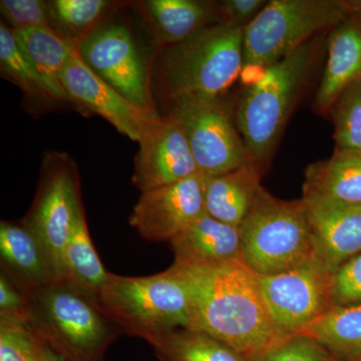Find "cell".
I'll return each mask as SVG.
<instances>
[{"mask_svg": "<svg viewBox=\"0 0 361 361\" xmlns=\"http://www.w3.org/2000/svg\"><path fill=\"white\" fill-rule=\"evenodd\" d=\"M78 52L90 71L130 103L155 111L149 99L146 66L126 26L97 28L78 44Z\"/></svg>", "mask_w": 361, "mask_h": 361, "instance_id": "cell-11", "label": "cell"}, {"mask_svg": "<svg viewBox=\"0 0 361 361\" xmlns=\"http://www.w3.org/2000/svg\"><path fill=\"white\" fill-rule=\"evenodd\" d=\"M142 8L157 42L166 47L190 39L218 16L217 8L196 0H148Z\"/></svg>", "mask_w": 361, "mask_h": 361, "instance_id": "cell-21", "label": "cell"}, {"mask_svg": "<svg viewBox=\"0 0 361 361\" xmlns=\"http://www.w3.org/2000/svg\"><path fill=\"white\" fill-rule=\"evenodd\" d=\"M97 303L121 334L147 342L172 330L192 327L191 290L174 265L149 276L110 273Z\"/></svg>", "mask_w": 361, "mask_h": 361, "instance_id": "cell-2", "label": "cell"}, {"mask_svg": "<svg viewBox=\"0 0 361 361\" xmlns=\"http://www.w3.org/2000/svg\"><path fill=\"white\" fill-rule=\"evenodd\" d=\"M0 68L28 97L54 101L39 71L14 39L13 30L4 23L0 25Z\"/></svg>", "mask_w": 361, "mask_h": 361, "instance_id": "cell-27", "label": "cell"}, {"mask_svg": "<svg viewBox=\"0 0 361 361\" xmlns=\"http://www.w3.org/2000/svg\"><path fill=\"white\" fill-rule=\"evenodd\" d=\"M0 11L13 30L35 27L51 28L47 1L1 0Z\"/></svg>", "mask_w": 361, "mask_h": 361, "instance_id": "cell-31", "label": "cell"}, {"mask_svg": "<svg viewBox=\"0 0 361 361\" xmlns=\"http://www.w3.org/2000/svg\"><path fill=\"white\" fill-rule=\"evenodd\" d=\"M345 1L272 0L244 28L243 66L268 68L348 16Z\"/></svg>", "mask_w": 361, "mask_h": 361, "instance_id": "cell-7", "label": "cell"}, {"mask_svg": "<svg viewBox=\"0 0 361 361\" xmlns=\"http://www.w3.org/2000/svg\"><path fill=\"white\" fill-rule=\"evenodd\" d=\"M259 167L254 161H249L230 172L205 175V212L221 222L239 227L261 186Z\"/></svg>", "mask_w": 361, "mask_h": 361, "instance_id": "cell-19", "label": "cell"}, {"mask_svg": "<svg viewBox=\"0 0 361 361\" xmlns=\"http://www.w3.org/2000/svg\"><path fill=\"white\" fill-rule=\"evenodd\" d=\"M267 2L262 0H226L217 6L220 23L245 27L248 25Z\"/></svg>", "mask_w": 361, "mask_h": 361, "instance_id": "cell-34", "label": "cell"}, {"mask_svg": "<svg viewBox=\"0 0 361 361\" xmlns=\"http://www.w3.org/2000/svg\"><path fill=\"white\" fill-rule=\"evenodd\" d=\"M173 265L186 278L191 290V329L218 339L247 361L288 336L273 323L258 274L243 260L203 268Z\"/></svg>", "mask_w": 361, "mask_h": 361, "instance_id": "cell-1", "label": "cell"}, {"mask_svg": "<svg viewBox=\"0 0 361 361\" xmlns=\"http://www.w3.org/2000/svg\"><path fill=\"white\" fill-rule=\"evenodd\" d=\"M330 109L336 149H361V78L342 90Z\"/></svg>", "mask_w": 361, "mask_h": 361, "instance_id": "cell-28", "label": "cell"}, {"mask_svg": "<svg viewBox=\"0 0 361 361\" xmlns=\"http://www.w3.org/2000/svg\"><path fill=\"white\" fill-rule=\"evenodd\" d=\"M315 257L332 273L361 252V205L303 195Z\"/></svg>", "mask_w": 361, "mask_h": 361, "instance_id": "cell-15", "label": "cell"}, {"mask_svg": "<svg viewBox=\"0 0 361 361\" xmlns=\"http://www.w3.org/2000/svg\"><path fill=\"white\" fill-rule=\"evenodd\" d=\"M137 142L132 182L141 193L200 173L186 135L172 116L154 121Z\"/></svg>", "mask_w": 361, "mask_h": 361, "instance_id": "cell-13", "label": "cell"}, {"mask_svg": "<svg viewBox=\"0 0 361 361\" xmlns=\"http://www.w3.org/2000/svg\"><path fill=\"white\" fill-rule=\"evenodd\" d=\"M303 195L361 205V149H336L308 166Z\"/></svg>", "mask_w": 361, "mask_h": 361, "instance_id": "cell-20", "label": "cell"}, {"mask_svg": "<svg viewBox=\"0 0 361 361\" xmlns=\"http://www.w3.org/2000/svg\"><path fill=\"white\" fill-rule=\"evenodd\" d=\"M27 325L66 361H104L121 332L96 301L66 281L30 292Z\"/></svg>", "mask_w": 361, "mask_h": 361, "instance_id": "cell-3", "label": "cell"}, {"mask_svg": "<svg viewBox=\"0 0 361 361\" xmlns=\"http://www.w3.org/2000/svg\"><path fill=\"white\" fill-rule=\"evenodd\" d=\"M82 205L77 166L68 156L47 157L35 201L23 223L42 244L58 281L63 280V252Z\"/></svg>", "mask_w": 361, "mask_h": 361, "instance_id": "cell-8", "label": "cell"}, {"mask_svg": "<svg viewBox=\"0 0 361 361\" xmlns=\"http://www.w3.org/2000/svg\"><path fill=\"white\" fill-rule=\"evenodd\" d=\"M63 280L96 301L108 280L106 271L90 238L84 206L78 208L63 258Z\"/></svg>", "mask_w": 361, "mask_h": 361, "instance_id": "cell-22", "label": "cell"}, {"mask_svg": "<svg viewBox=\"0 0 361 361\" xmlns=\"http://www.w3.org/2000/svg\"><path fill=\"white\" fill-rule=\"evenodd\" d=\"M334 306L361 305V252L332 273Z\"/></svg>", "mask_w": 361, "mask_h": 361, "instance_id": "cell-32", "label": "cell"}, {"mask_svg": "<svg viewBox=\"0 0 361 361\" xmlns=\"http://www.w3.org/2000/svg\"><path fill=\"white\" fill-rule=\"evenodd\" d=\"M47 6L52 30L78 45L97 30L111 4L106 0H52Z\"/></svg>", "mask_w": 361, "mask_h": 361, "instance_id": "cell-26", "label": "cell"}, {"mask_svg": "<svg viewBox=\"0 0 361 361\" xmlns=\"http://www.w3.org/2000/svg\"><path fill=\"white\" fill-rule=\"evenodd\" d=\"M1 271L27 293L58 281L42 244L20 222L0 223Z\"/></svg>", "mask_w": 361, "mask_h": 361, "instance_id": "cell-18", "label": "cell"}, {"mask_svg": "<svg viewBox=\"0 0 361 361\" xmlns=\"http://www.w3.org/2000/svg\"><path fill=\"white\" fill-rule=\"evenodd\" d=\"M169 116L182 128L201 174H223L252 161L221 97H180Z\"/></svg>", "mask_w": 361, "mask_h": 361, "instance_id": "cell-9", "label": "cell"}, {"mask_svg": "<svg viewBox=\"0 0 361 361\" xmlns=\"http://www.w3.org/2000/svg\"><path fill=\"white\" fill-rule=\"evenodd\" d=\"M239 230L242 259L258 275L287 272L315 257L302 199L281 200L260 186Z\"/></svg>", "mask_w": 361, "mask_h": 361, "instance_id": "cell-4", "label": "cell"}, {"mask_svg": "<svg viewBox=\"0 0 361 361\" xmlns=\"http://www.w3.org/2000/svg\"><path fill=\"white\" fill-rule=\"evenodd\" d=\"M13 33L21 49L39 71L54 101H68L61 84V73L78 45L63 39L51 28H25L13 30Z\"/></svg>", "mask_w": 361, "mask_h": 361, "instance_id": "cell-23", "label": "cell"}, {"mask_svg": "<svg viewBox=\"0 0 361 361\" xmlns=\"http://www.w3.org/2000/svg\"><path fill=\"white\" fill-rule=\"evenodd\" d=\"M361 78V13H351L334 26L329 40V59L315 97L319 113L329 110L339 94Z\"/></svg>", "mask_w": 361, "mask_h": 361, "instance_id": "cell-17", "label": "cell"}, {"mask_svg": "<svg viewBox=\"0 0 361 361\" xmlns=\"http://www.w3.org/2000/svg\"><path fill=\"white\" fill-rule=\"evenodd\" d=\"M148 343L160 361H247L230 346L198 330H172Z\"/></svg>", "mask_w": 361, "mask_h": 361, "instance_id": "cell-25", "label": "cell"}, {"mask_svg": "<svg viewBox=\"0 0 361 361\" xmlns=\"http://www.w3.org/2000/svg\"><path fill=\"white\" fill-rule=\"evenodd\" d=\"M42 344L27 324L0 320V361H42Z\"/></svg>", "mask_w": 361, "mask_h": 361, "instance_id": "cell-29", "label": "cell"}, {"mask_svg": "<svg viewBox=\"0 0 361 361\" xmlns=\"http://www.w3.org/2000/svg\"><path fill=\"white\" fill-rule=\"evenodd\" d=\"M266 68H263V66L257 65H246L242 66L241 73H240L242 82L248 85V87L258 84V82L262 80L263 77H264Z\"/></svg>", "mask_w": 361, "mask_h": 361, "instance_id": "cell-35", "label": "cell"}, {"mask_svg": "<svg viewBox=\"0 0 361 361\" xmlns=\"http://www.w3.org/2000/svg\"><path fill=\"white\" fill-rule=\"evenodd\" d=\"M173 264L186 268L213 267L243 260L239 227L204 213L170 242Z\"/></svg>", "mask_w": 361, "mask_h": 361, "instance_id": "cell-16", "label": "cell"}, {"mask_svg": "<svg viewBox=\"0 0 361 361\" xmlns=\"http://www.w3.org/2000/svg\"><path fill=\"white\" fill-rule=\"evenodd\" d=\"M332 272L319 259L275 275H258L259 287L276 329L293 336L331 310Z\"/></svg>", "mask_w": 361, "mask_h": 361, "instance_id": "cell-10", "label": "cell"}, {"mask_svg": "<svg viewBox=\"0 0 361 361\" xmlns=\"http://www.w3.org/2000/svg\"><path fill=\"white\" fill-rule=\"evenodd\" d=\"M244 28L218 23L166 47L161 71L169 96L221 97L243 66Z\"/></svg>", "mask_w": 361, "mask_h": 361, "instance_id": "cell-5", "label": "cell"}, {"mask_svg": "<svg viewBox=\"0 0 361 361\" xmlns=\"http://www.w3.org/2000/svg\"><path fill=\"white\" fill-rule=\"evenodd\" d=\"M251 361H341L315 339L304 334L288 336Z\"/></svg>", "mask_w": 361, "mask_h": 361, "instance_id": "cell-30", "label": "cell"}, {"mask_svg": "<svg viewBox=\"0 0 361 361\" xmlns=\"http://www.w3.org/2000/svg\"><path fill=\"white\" fill-rule=\"evenodd\" d=\"M205 175L142 192L130 216L140 236L152 242H171L205 212Z\"/></svg>", "mask_w": 361, "mask_h": 361, "instance_id": "cell-12", "label": "cell"}, {"mask_svg": "<svg viewBox=\"0 0 361 361\" xmlns=\"http://www.w3.org/2000/svg\"><path fill=\"white\" fill-rule=\"evenodd\" d=\"M360 361H361V360H360Z\"/></svg>", "mask_w": 361, "mask_h": 361, "instance_id": "cell-37", "label": "cell"}, {"mask_svg": "<svg viewBox=\"0 0 361 361\" xmlns=\"http://www.w3.org/2000/svg\"><path fill=\"white\" fill-rule=\"evenodd\" d=\"M299 334L315 339L341 361H360L361 305L334 306Z\"/></svg>", "mask_w": 361, "mask_h": 361, "instance_id": "cell-24", "label": "cell"}, {"mask_svg": "<svg viewBox=\"0 0 361 361\" xmlns=\"http://www.w3.org/2000/svg\"><path fill=\"white\" fill-rule=\"evenodd\" d=\"M61 84L68 101L103 116L132 141L139 142L144 130L160 118L156 111L145 110L130 103L97 77L80 59L78 47L71 52L63 68Z\"/></svg>", "mask_w": 361, "mask_h": 361, "instance_id": "cell-14", "label": "cell"}, {"mask_svg": "<svg viewBox=\"0 0 361 361\" xmlns=\"http://www.w3.org/2000/svg\"><path fill=\"white\" fill-rule=\"evenodd\" d=\"M314 54L307 42L274 65L262 80L247 89L240 101L236 127L251 161L262 165L276 145Z\"/></svg>", "mask_w": 361, "mask_h": 361, "instance_id": "cell-6", "label": "cell"}, {"mask_svg": "<svg viewBox=\"0 0 361 361\" xmlns=\"http://www.w3.org/2000/svg\"><path fill=\"white\" fill-rule=\"evenodd\" d=\"M30 310V294L0 271V320L27 324Z\"/></svg>", "mask_w": 361, "mask_h": 361, "instance_id": "cell-33", "label": "cell"}, {"mask_svg": "<svg viewBox=\"0 0 361 361\" xmlns=\"http://www.w3.org/2000/svg\"><path fill=\"white\" fill-rule=\"evenodd\" d=\"M44 342V341H42ZM42 361H66L58 353H54L47 344H42Z\"/></svg>", "mask_w": 361, "mask_h": 361, "instance_id": "cell-36", "label": "cell"}]
</instances>
